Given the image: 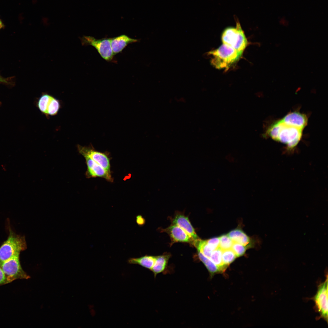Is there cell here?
Returning a JSON list of instances; mask_svg holds the SVG:
<instances>
[{
    "mask_svg": "<svg viewBox=\"0 0 328 328\" xmlns=\"http://www.w3.org/2000/svg\"><path fill=\"white\" fill-rule=\"evenodd\" d=\"M303 129L285 125L280 120L272 124L266 134L275 140L286 144L290 147L296 146L300 140Z\"/></svg>",
    "mask_w": 328,
    "mask_h": 328,
    "instance_id": "1",
    "label": "cell"
},
{
    "mask_svg": "<svg viewBox=\"0 0 328 328\" xmlns=\"http://www.w3.org/2000/svg\"><path fill=\"white\" fill-rule=\"evenodd\" d=\"M242 54L223 43L208 53L212 56V65L218 69H228L238 60Z\"/></svg>",
    "mask_w": 328,
    "mask_h": 328,
    "instance_id": "2",
    "label": "cell"
},
{
    "mask_svg": "<svg viewBox=\"0 0 328 328\" xmlns=\"http://www.w3.org/2000/svg\"><path fill=\"white\" fill-rule=\"evenodd\" d=\"M221 40L223 44L242 53L248 44L245 35L238 21L235 27H228L224 30Z\"/></svg>",
    "mask_w": 328,
    "mask_h": 328,
    "instance_id": "3",
    "label": "cell"
},
{
    "mask_svg": "<svg viewBox=\"0 0 328 328\" xmlns=\"http://www.w3.org/2000/svg\"><path fill=\"white\" fill-rule=\"evenodd\" d=\"M24 241L19 236L10 235L0 247V261L3 262L19 254L25 248Z\"/></svg>",
    "mask_w": 328,
    "mask_h": 328,
    "instance_id": "4",
    "label": "cell"
},
{
    "mask_svg": "<svg viewBox=\"0 0 328 328\" xmlns=\"http://www.w3.org/2000/svg\"><path fill=\"white\" fill-rule=\"evenodd\" d=\"M315 303L316 311L319 314V318L328 322V276L325 281L317 287V292L312 299Z\"/></svg>",
    "mask_w": 328,
    "mask_h": 328,
    "instance_id": "5",
    "label": "cell"
},
{
    "mask_svg": "<svg viewBox=\"0 0 328 328\" xmlns=\"http://www.w3.org/2000/svg\"><path fill=\"white\" fill-rule=\"evenodd\" d=\"M80 39L83 45L93 46L106 60L109 61L113 59L114 55L111 47V38L97 39L92 36H84Z\"/></svg>",
    "mask_w": 328,
    "mask_h": 328,
    "instance_id": "6",
    "label": "cell"
},
{
    "mask_svg": "<svg viewBox=\"0 0 328 328\" xmlns=\"http://www.w3.org/2000/svg\"><path fill=\"white\" fill-rule=\"evenodd\" d=\"M19 255V254H17L2 263L1 268L5 276L6 282H10L20 277H25L20 265Z\"/></svg>",
    "mask_w": 328,
    "mask_h": 328,
    "instance_id": "7",
    "label": "cell"
},
{
    "mask_svg": "<svg viewBox=\"0 0 328 328\" xmlns=\"http://www.w3.org/2000/svg\"><path fill=\"white\" fill-rule=\"evenodd\" d=\"M77 148L79 153L83 156L89 157L106 170L111 172L110 159L107 153L95 150L92 145L87 147L78 145Z\"/></svg>",
    "mask_w": 328,
    "mask_h": 328,
    "instance_id": "8",
    "label": "cell"
},
{
    "mask_svg": "<svg viewBox=\"0 0 328 328\" xmlns=\"http://www.w3.org/2000/svg\"><path fill=\"white\" fill-rule=\"evenodd\" d=\"M84 157L87 166V169L85 173L87 178L101 177L110 182H113L111 172L106 170L89 157Z\"/></svg>",
    "mask_w": 328,
    "mask_h": 328,
    "instance_id": "9",
    "label": "cell"
},
{
    "mask_svg": "<svg viewBox=\"0 0 328 328\" xmlns=\"http://www.w3.org/2000/svg\"><path fill=\"white\" fill-rule=\"evenodd\" d=\"M162 231L167 233L170 237L172 243H188L193 245L194 240L183 229L179 226L172 224Z\"/></svg>",
    "mask_w": 328,
    "mask_h": 328,
    "instance_id": "10",
    "label": "cell"
},
{
    "mask_svg": "<svg viewBox=\"0 0 328 328\" xmlns=\"http://www.w3.org/2000/svg\"><path fill=\"white\" fill-rule=\"evenodd\" d=\"M280 120L285 125L302 129L306 126L308 122L306 115L297 111L289 113Z\"/></svg>",
    "mask_w": 328,
    "mask_h": 328,
    "instance_id": "11",
    "label": "cell"
},
{
    "mask_svg": "<svg viewBox=\"0 0 328 328\" xmlns=\"http://www.w3.org/2000/svg\"><path fill=\"white\" fill-rule=\"evenodd\" d=\"M172 224L176 225L186 231L194 241L199 239L187 217L180 213L173 218Z\"/></svg>",
    "mask_w": 328,
    "mask_h": 328,
    "instance_id": "12",
    "label": "cell"
},
{
    "mask_svg": "<svg viewBox=\"0 0 328 328\" xmlns=\"http://www.w3.org/2000/svg\"><path fill=\"white\" fill-rule=\"evenodd\" d=\"M138 41V39L131 38L125 35L111 38V45L114 55L121 52L128 44Z\"/></svg>",
    "mask_w": 328,
    "mask_h": 328,
    "instance_id": "13",
    "label": "cell"
},
{
    "mask_svg": "<svg viewBox=\"0 0 328 328\" xmlns=\"http://www.w3.org/2000/svg\"><path fill=\"white\" fill-rule=\"evenodd\" d=\"M170 256L171 255L169 253H165L162 255L156 256L155 264L151 270L155 278L158 274L166 272Z\"/></svg>",
    "mask_w": 328,
    "mask_h": 328,
    "instance_id": "14",
    "label": "cell"
},
{
    "mask_svg": "<svg viewBox=\"0 0 328 328\" xmlns=\"http://www.w3.org/2000/svg\"><path fill=\"white\" fill-rule=\"evenodd\" d=\"M234 242H237L246 246H251L250 238L242 230L235 229L230 231L227 234Z\"/></svg>",
    "mask_w": 328,
    "mask_h": 328,
    "instance_id": "15",
    "label": "cell"
},
{
    "mask_svg": "<svg viewBox=\"0 0 328 328\" xmlns=\"http://www.w3.org/2000/svg\"><path fill=\"white\" fill-rule=\"evenodd\" d=\"M156 256L145 255L138 258H131L128 260L130 264H137L151 271L154 265Z\"/></svg>",
    "mask_w": 328,
    "mask_h": 328,
    "instance_id": "16",
    "label": "cell"
},
{
    "mask_svg": "<svg viewBox=\"0 0 328 328\" xmlns=\"http://www.w3.org/2000/svg\"><path fill=\"white\" fill-rule=\"evenodd\" d=\"M222 250L219 247L213 251L209 258L218 267L220 272H224L227 267L224 265L222 259Z\"/></svg>",
    "mask_w": 328,
    "mask_h": 328,
    "instance_id": "17",
    "label": "cell"
},
{
    "mask_svg": "<svg viewBox=\"0 0 328 328\" xmlns=\"http://www.w3.org/2000/svg\"><path fill=\"white\" fill-rule=\"evenodd\" d=\"M198 256L199 260L204 264L211 276L220 272L217 266L209 258L199 251H198Z\"/></svg>",
    "mask_w": 328,
    "mask_h": 328,
    "instance_id": "18",
    "label": "cell"
},
{
    "mask_svg": "<svg viewBox=\"0 0 328 328\" xmlns=\"http://www.w3.org/2000/svg\"><path fill=\"white\" fill-rule=\"evenodd\" d=\"M53 96L47 94L42 95L39 99L37 106L39 110L43 114L47 115V109Z\"/></svg>",
    "mask_w": 328,
    "mask_h": 328,
    "instance_id": "19",
    "label": "cell"
},
{
    "mask_svg": "<svg viewBox=\"0 0 328 328\" xmlns=\"http://www.w3.org/2000/svg\"><path fill=\"white\" fill-rule=\"evenodd\" d=\"M237 257L231 249L222 251V261L224 265L226 267L232 262Z\"/></svg>",
    "mask_w": 328,
    "mask_h": 328,
    "instance_id": "20",
    "label": "cell"
},
{
    "mask_svg": "<svg viewBox=\"0 0 328 328\" xmlns=\"http://www.w3.org/2000/svg\"><path fill=\"white\" fill-rule=\"evenodd\" d=\"M60 107L59 100L52 97L47 109V115L53 116L58 113Z\"/></svg>",
    "mask_w": 328,
    "mask_h": 328,
    "instance_id": "21",
    "label": "cell"
},
{
    "mask_svg": "<svg viewBox=\"0 0 328 328\" xmlns=\"http://www.w3.org/2000/svg\"><path fill=\"white\" fill-rule=\"evenodd\" d=\"M219 237V247L222 251L231 249L233 241L227 234H223Z\"/></svg>",
    "mask_w": 328,
    "mask_h": 328,
    "instance_id": "22",
    "label": "cell"
},
{
    "mask_svg": "<svg viewBox=\"0 0 328 328\" xmlns=\"http://www.w3.org/2000/svg\"><path fill=\"white\" fill-rule=\"evenodd\" d=\"M247 247L239 243L234 242L231 249L237 257L241 256L245 253Z\"/></svg>",
    "mask_w": 328,
    "mask_h": 328,
    "instance_id": "23",
    "label": "cell"
},
{
    "mask_svg": "<svg viewBox=\"0 0 328 328\" xmlns=\"http://www.w3.org/2000/svg\"><path fill=\"white\" fill-rule=\"evenodd\" d=\"M207 242L213 251L219 247V237H214L206 240Z\"/></svg>",
    "mask_w": 328,
    "mask_h": 328,
    "instance_id": "24",
    "label": "cell"
},
{
    "mask_svg": "<svg viewBox=\"0 0 328 328\" xmlns=\"http://www.w3.org/2000/svg\"><path fill=\"white\" fill-rule=\"evenodd\" d=\"M6 282V278L1 267H0V285Z\"/></svg>",
    "mask_w": 328,
    "mask_h": 328,
    "instance_id": "25",
    "label": "cell"
},
{
    "mask_svg": "<svg viewBox=\"0 0 328 328\" xmlns=\"http://www.w3.org/2000/svg\"><path fill=\"white\" fill-rule=\"evenodd\" d=\"M137 223L140 226H142L145 223V220L141 215H138L136 217Z\"/></svg>",
    "mask_w": 328,
    "mask_h": 328,
    "instance_id": "26",
    "label": "cell"
},
{
    "mask_svg": "<svg viewBox=\"0 0 328 328\" xmlns=\"http://www.w3.org/2000/svg\"><path fill=\"white\" fill-rule=\"evenodd\" d=\"M4 27V24L2 20L0 19V30Z\"/></svg>",
    "mask_w": 328,
    "mask_h": 328,
    "instance_id": "27",
    "label": "cell"
},
{
    "mask_svg": "<svg viewBox=\"0 0 328 328\" xmlns=\"http://www.w3.org/2000/svg\"><path fill=\"white\" fill-rule=\"evenodd\" d=\"M1 264H2V263L1 262V261H0V266H1Z\"/></svg>",
    "mask_w": 328,
    "mask_h": 328,
    "instance_id": "28",
    "label": "cell"
},
{
    "mask_svg": "<svg viewBox=\"0 0 328 328\" xmlns=\"http://www.w3.org/2000/svg\"><path fill=\"white\" fill-rule=\"evenodd\" d=\"M1 80V79H0V81H1V80Z\"/></svg>",
    "mask_w": 328,
    "mask_h": 328,
    "instance_id": "29",
    "label": "cell"
}]
</instances>
